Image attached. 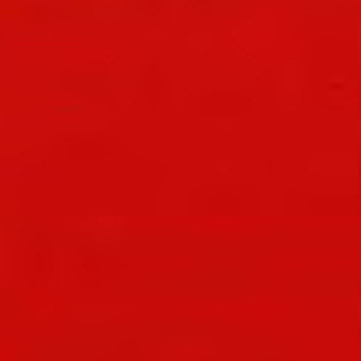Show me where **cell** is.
I'll return each instance as SVG.
<instances>
[{"label":"cell","instance_id":"6da1fadb","mask_svg":"<svg viewBox=\"0 0 361 361\" xmlns=\"http://www.w3.org/2000/svg\"><path fill=\"white\" fill-rule=\"evenodd\" d=\"M197 107L209 116H237L251 107V99H243L237 93H212V96H203Z\"/></svg>","mask_w":361,"mask_h":361}]
</instances>
